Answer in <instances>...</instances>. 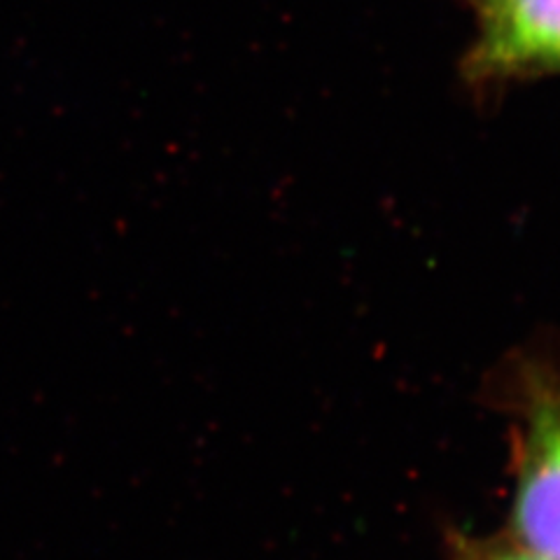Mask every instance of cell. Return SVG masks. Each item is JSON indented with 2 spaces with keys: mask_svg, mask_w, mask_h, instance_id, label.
Returning a JSON list of instances; mask_svg holds the SVG:
<instances>
[{
  "mask_svg": "<svg viewBox=\"0 0 560 560\" xmlns=\"http://www.w3.org/2000/svg\"><path fill=\"white\" fill-rule=\"evenodd\" d=\"M448 560H545L518 547L510 537H475L455 533L448 539Z\"/></svg>",
  "mask_w": 560,
  "mask_h": 560,
  "instance_id": "3",
  "label": "cell"
},
{
  "mask_svg": "<svg viewBox=\"0 0 560 560\" xmlns=\"http://www.w3.org/2000/svg\"><path fill=\"white\" fill-rule=\"evenodd\" d=\"M500 407L512 420L514 490L506 537L545 560H560V362L512 355L498 374Z\"/></svg>",
  "mask_w": 560,
  "mask_h": 560,
  "instance_id": "1",
  "label": "cell"
},
{
  "mask_svg": "<svg viewBox=\"0 0 560 560\" xmlns=\"http://www.w3.org/2000/svg\"><path fill=\"white\" fill-rule=\"evenodd\" d=\"M481 35L471 51L479 75L560 68V0H481Z\"/></svg>",
  "mask_w": 560,
  "mask_h": 560,
  "instance_id": "2",
  "label": "cell"
}]
</instances>
